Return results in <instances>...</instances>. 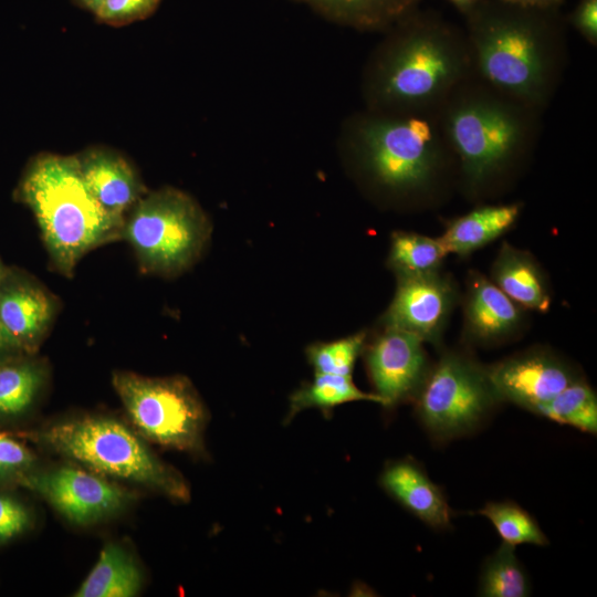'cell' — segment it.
Listing matches in <instances>:
<instances>
[{
  "instance_id": "obj_28",
  "label": "cell",
  "mask_w": 597,
  "mask_h": 597,
  "mask_svg": "<svg viewBox=\"0 0 597 597\" xmlns=\"http://www.w3.org/2000/svg\"><path fill=\"white\" fill-rule=\"evenodd\" d=\"M365 342L366 333L359 332L334 342L315 343L306 348L307 360L315 374L352 376Z\"/></svg>"
},
{
  "instance_id": "obj_11",
  "label": "cell",
  "mask_w": 597,
  "mask_h": 597,
  "mask_svg": "<svg viewBox=\"0 0 597 597\" xmlns=\"http://www.w3.org/2000/svg\"><path fill=\"white\" fill-rule=\"evenodd\" d=\"M366 363L385 407L415 400L430 370L423 342L394 327H385L367 348Z\"/></svg>"
},
{
  "instance_id": "obj_29",
  "label": "cell",
  "mask_w": 597,
  "mask_h": 597,
  "mask_svg": "<svg viewBox=\"0 0 597 597\" xmlns=\"http://www.w3.org/2000/svg\"><path fill=\"white\" fill-rule=\"evenodd\" d=\"M35 461L25 444L0 432V486L17 485L27 472L34 469Z\"/></svg>"
},
{
  "instance_id": "obj_19",
  "label": "cell",
  "mask_w": 597,
  "mask_h": 597,
  "mask_svg": "<svg viewBox=\"0 0 597 597\" xmlns=\"http://www.w3.org/2000/svg\"><path fill=\"white\" fill-rule=\"evenodd\" d=\"M46 377L45 365L33 354L0 356V421H13L29 412Z\"/></svg>"
},
{
  "instance_id": "obj_21",
  "label": "cell",
  "mask_w": 597,
  "mask_h": 597,
  "mask_svg": "<svg viewBox=\"0 0 597 597\" xmlns=\"http://www.w3.org/2000/svg\"><path fill=\"white\" fill-rule=\"evenodd\" d=\"M142 584V570L132 554L117 543H108L75 596L133 597Z\"/></svg>"
},
{
  "instance_id": "obj_15",
  "label": "cell",
  "mask_w": 597,
  "mask_h": 597,
  "mask_svg": "<svg viewBox=\"0 0 597 597\" xmlns=\"http://www.w3.org/2000/svg\"><path fill=\"white\" fill-rule=\"evenodd\" d=\"M381 488L408 512L433 530L451 527V509L442 489L415 459L389 462L383 470Z\"/></svg>"
},
{
  "instance_id": "obj_2",
  "label": "cell",
  "mask_w": 597,
  "mask_h": 597,
  "mask_svg": "<svg viewBox=\"0 0 597 597\" xmlns=\"http://www.w3.org/2000/svg\"><path fill=\"white\" fill-rule=\"evenodd\" d=\"M18 192L34 214L53 264L66 276L87 252L122 238L124 219L96 201L76 156H38L27 167Z\"/></svg>"
},
{
  "instance_id": "obj_10",
  "label": "cell",
  "mask_w": 597,
  "mask_h": 597,
  "mask_svg": "<svg viewBox=\"0 0 597 597\" xmlns=\"http://www.w3.org/2000/svg\"><path fill=\"white\" fill-rule=\"evenodd\" d=\"M17 485L38 493L78 525L93 524L115 514L133 498L128 491L94 473L70 467L49 471L32 469Z\"/></svg>"
},
{
  "instance_id": "obj_16",
  "label": "cell",
  "mask_w": 597,
  "mask_h": 597,
  "mask_svg": "<svg viewBox=\"0 0 597 597\" xmlns=\"http://www.w3.org/2000/svg\"><path fill=\"white\" fill-rule=\"evenodd\" d=\"M76 157L88 190L112 216L124 219L146 193L134 168L117 153L93 148Z\"/></svg>"
},
{
  "instance_id": "obj_27",
  "label": "cell",
  "mask_w": 597,
  "mask_h": 597,
  "mask_svg": "<svg viewBox=\"0 0 597 597\" xmlns=\"http://www.w3.org/2000/svg\"><path fill=\"white\" fill-rule=\"evenodd\" d=\"M359 25H381L416 10L419 0H306Z\"/></svg>"
},
{
  "instance_id": "obj_1",
  "label": "cell",
  "mask_w": 597,
  "mask_h": 597,
  "mask_svg": "<svg viewBox=\"0 0 597 597\" xmlns=\"http://www.w3.org/2000/svg\"><path fill=\"white\" fill-rule=\"evenodd\" d=\"M464 15L471 67L481 82L531 108L545 103L559 66L558 9L479 0Z\"/></svg>"
},
{
  "instance_id": "obj_34",
  "label": "cell",
  "mask_w": 597,
  "mask_h": 597,
  "mask_svg": "<svg viewBox=\"0 0 597 597\" xmlns=\"http://www.w3.org/2000/svg\"><path fill=\"white\" fill-rule=\"evenodd\" d=\"M15 353H22V352H20L17 348V346L10 341V338L7 336V334L3 332L2 327L0 326V356L15 354Z\"/></svg>"
},
{
  "instance_id": "obj_36",
  "label": "cell",
  "mask_w": 597,
  "mask_h": 597,
  "mask_svg": "<svg viewBox=\"0 0 597 597\" xmlns=\"http://www.w3.org/2000/svg\"><path fill=\"white\" fill-rule=\"evenodd\" d=\"M83 6H85L87 9L93 11L94 13H97L100 8L102 7L104 0H78Z\"/></svg>"
},
{
  "instance_id": "obj_7",
  "label": "cell",
  "mask_w": 597,
  "mask_h": 597,
  "mask_svg": "<svg viewBox=\"0 0 597 597\" xmlns=\"http://www.w3.org/2000/svg\"><path fill=\"white\" fill-rule=\"evenodd\" d=\"M112 384L144 438L180 451L201 449L207 412L188 378L115 371Z\"/></svg>"
},
{
  "instance_id": "obj_13",
  "label": "cell",
  "mask_w": 597,
  "mask_h": 597,
  "mask_svg": "<svg viewBox=\"0 0 597 597\" xmlns=\"http://www.w3.org/2000/svg\"><path fill=\"white\" fill-rule=\"evenodd\" d=\"M455 297L452 282L438 271L397 275L396 293L383 317L384 325L409 332L423 343H438Z\"/></svg>"
},
{
  "instance_id": "obj_18",
  "label": "cell",
  "mask_w": 597,
  "mask_h": 597,
  "mask_svg": "<svg viewBox=\"0 0 597 597\" xmlns=\"http://www.w3.org/2000/svg\"><path fill=\"white\" fill-rule=\"evenodd\" d=\"M492 282L523 308L546 312L551 297L545 279L533 258L504 243L492 266Z\"/></svg>"
},
{
  "instance_id": "obj_14",
  "label": "cell",
  "mask_w": 597,
  "mask_h": 597,
  "mask_svg": "<svg viewBox=\"0 0 597 597\" xmlns=\"http://www.w3.org/2000/svg\"><path fill=\"white\" fill-rule=\"evenodd\" d=\"M55 297L31 274L8 266L0 279V326L25 354H34L56 314Z\"/></svg>"
},
{
  "instance_id": "obj_37",
  "label": "cell",
  "mask_w": 597,
  "mask_h": 597,
  "mask_svg": "<svg viewBox=\"0 0 597 597\" xmlns=\"http://www.w3.org/2000/svg\"><path fill=\"white\" fill-rule=\"evenodd\" d=\"M7 265L1 261L0 259V279L2 277V275L4 274L6 270H7Z\"/></svg>"
},
{
  "instance_id": "obj_25",
  "label": "cell",
  "mask_w": 597,
  "mask_h": 597,
  "mask_svg": "<svg viewBox=\"0 0 597 597\" xmlns=\"http://www.w3.org/2000/svg\"><path fill=\"white\" fill-rule=\"evenodd\" d=\"M447 254L439 238L397 231L391 235L388 265L397 275L426 274L438 271Z\"/></svg>"
},
{
  "instance_id": "obj_6",
  "label": "cell",
  "mask_w": 597,
  "mask_h": 597,
  "mask_svg": "<svg viewBox=\"0 0 597 597\" xmlns=\"http://www.w3.org/2000/svg\"><path fill=\"white\" fill-rule=\"evenodd\" d=\"M209 221L187 193L175 188L146 192L126 213L122 238L145 273L176 275L201 254Z\"/></svg>"
},
{
  "instance_id": "obj_17",
  "label": "cell",
  "mask_w": 597,
  "mask_h": 597,
  "mask_svg": "<svg viewBox=\"0 0 597 597\" xmlns=\"http://www.w3.org/2000/svg\"><path fill=\"white\" fill-rule=\"evenodd\" d=\"M464 316L467 332L472 339L493 344L519 331L523 311L491 280L473 273L468 283Z\"/></svg>"
},
{
  "instance_id": "obj_35",
  "label": "cell",
  "mask_w": 597,
  "mask_h": 597,
  "mask_svg": "<svg viewBox=\"0 0 597 597\" xmlns=\"http://www.w3.org/2000/svg\"><path fill=\"white\" fill-rule=\"evenodd\" d=\"M463 14L469 11L479 0H449Z\"/></svg>"
},
{
  "instance_id": "obj_30",
  "label": "cell",
  "mask_w": 597,
  "mask_h": 597,
  "mask_svg": "<svg viewBox=\"0 0 597 597\" xmlns=\"http://www.w3.org/2000/svg\"><path fill=\"white\" fill-rule=\"evenodd\" d=\"M32 512L11 493L0 491V545L9 543L32 525Z\"/></svg>"
},
{
  "instance_id": "obj_31",
  "label": "cell",
  "mask_w": 597,
  "mask_h": 597,
  "mask_svg": "<svg viewBox=\"0 0 597 597\" xmlns=\"http://www.w3.org/2000/svg\"><path fill=\"white\" fill-rule=\"evenodd\" d=\"M159 0H104L97 17L108 23L122 24L147 15Z\"/></svg>"
},
{
  "instance_id": "obj_22",
  "label": "cell",
  "mask_w": 597,
  "mask_h": 597,
  "mask_svg": "<svg viewBox=\"0 0 597 597\" xmlns=\"http://www.w3.org/2000/svg\"><path fill=\"white\" fill-rule=\"evenodd\" d=\"M359 400L374 401L384 406L383 399L377 394L362 391L354 384L352 376L315 374L311 383L303 385L291 395L286 422L305 409L317 408L328 413L339 405Z\"/></svg>"
},
{
  "instance_id": "obj_8",
  "label": "cell",
  "mask_w": 597,
  "mask_h": 597,
  "mask_svg": "<svg viewBox=\"0 0 597 597\" xmlns=\"http://www.w3.org/2000/svg\"><path fill=\"white\" fill-rule=\"evenodd\" d=\"M413 401L425 430L440 442L474 431L501 402L488 367L457 352L430 368Z\"/></svg>"
},
{
  "instance_id": "obj_5",
  "label": "cell",
  "mask_w": 597,
  "mask_h": 597,
  "mask_svg": "<svg viewBox=\"0 0 597 597\" xmlns=\"http://www.w3.org/2000/svg\"><path fill=\"white\" fill-rule=\"evenodd\" d=\"M21 436L97 473L146 485L174 500L190 498L182 475L160 461L140 438L116 419L82 417Z\"/></svg>"
},
{
  "instance_id": "obj_9",
  "label": "cell",
  "mask_w": 597,
  "mask_h": 597,
  "mask_svg": "<svg viewBox=\"0 0 597 597\" xmlns=\"http://www.w3.org/2000/svg\"><path fill=\"white\" fill-rule=\"evenodd\" d=\"M444 145L439 126L425 114L373 119L360 130L368 171L383 186L399 191L423 190L432 184Z\"/></svg>"
},
{
  "instance_id": "obj_33",
  "label": "cell",
  "mask_w": 597,
  "mask_h": 597,
  "mask_svg": "<svg viewBox=\"0 0 597 597\" xmlns=\"http://www.w3.org/2000/svg\"><path fill=\"white\" fill-rule=\"evenodd\" d=\"M503 2L532 9H559L564 0H501Z\"/></svg>"
},
{
  "instance_id": "obj_32",
  "label": "cell",
  "mask_w": 597,
  "mask_h": 597,
  "mask_svg": "<svg viewBox=\"0 0 597 597\" xmlns=\"http://www.w3.org/2000/svg\"><path fill=\"white\" fill-rule=\"evenodd\" d=\"M572 23L590 43L597 40V0H580L572 14Z\"/></svg>"
},
{
  "instance_id": "obj_3",
  "label": "cell",
  "mask_w": 597,
  "mask_h": 597,
  "mask_svg": "<svg viewBox=\"0 0 597 597\" xmlns=\"http://www.w3.org/2000/svg\"><path fill=\"white\" fill-rule=\"evenodd\" d=\"M399 22L377 91L386 103L425 114L439 108L469 78L467 36L433 13L413 10Z\"/></svg>"
},
{
  "instance_id": "obj_4",
  "label": "cell",
  "mask_w": 597,
  "mask_h": 597,
  "mask_svg": "<svg viewBox=\"0 0 597 597\" xmlns=\"http://www.w3.org/2000/svg\"><path fill=\"white\" fill-rule=\"evenodd\" d=\"M438 109L446 144L472 186L506 169L533 138L532 108L483 83L464 81Z\"/></svg>"
},
{
  "instance_id": "obj_24",
  "label": "cell",
  "mask_w": 597,
  "mask_h": 597,
  "mask_svg": "<svg viewBox=\"0 0 597 597\" xmlns=\"http://www.w3.org/2000/svg\"><path fill=\"white\" fill-rule=\"evenodd\" d=\"M532 591L528 574L515 547L502 543L482 565L478 595L483 597H526Z\"/></svg>"
},
{
  "instance_id": "obj_26",
  "label": "cell",
  "mask_w": 597,
  "mask_h": 597,
  "mask_svg": "<svg viewBox=\"0 0 597 597\" xmlns=\"http://www.w3.org/2000/svg\"><path fill=\"white\" fill-rule=\"evenodd\" d=\"M478 513L492 523L505 544L514 547L521 544H549L537 521L515 502H488Z\"/></svg>"
},
{
  "instance_id": "obj_12",
  "label": "cell",
  "mask_w": 597,
  "mask_h": 597,
  "mask_svg": "<svg viewBox=\"0 0 597 597\" xmlns=\"http://www.w3.org/2000/svg\"><path fill=\"white\" fill-rule=\"evenodd\" d=\"M488 374L501 402L531 412L580 377L568 363L540 348L505 358L488 367Z\"/></svg>"
},
{
  "instance_id": "obj_23",
  "label": "cell",
  "mask_w": 597,
  "mask_h": 597,
  "mask_svg": "<svg viewBox=\"0 0 597 597\" xmlns=\"http://www.w3.org/2000/svg\"><path fill=\"white\" fill-rule=\"evenodd\" d=\"M532 412L583 432L597 433V397L594 389L582 377L570 383L552 399L537 406Z\"/></svg>"
},
{
  "instance_id": "obj_20",
  "label": "cell",
  "mask_w": 597,
  "mask_h": 597,
  "mask_svg": "<svg viewBox=\"0 0 597 597\" xmlns=\"http://www.w3.org/2000/svg\"><path fill=\"white\" fill-rule=\"evenodd\" d=\"M520 211L517 203L479 207L451 220L439 239L448 254H470L506 232Z\"/></svg>"
}]
</instances>
